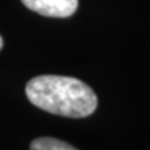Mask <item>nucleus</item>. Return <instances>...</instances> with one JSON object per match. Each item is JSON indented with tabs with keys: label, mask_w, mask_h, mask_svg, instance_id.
<instances>
[{
	"label": "nucleus",
	"mask_w": 150,
	"mask_h": 150,
	"mask_svg": "<svg viewBox=\"0 0 150 150\" xmlns=\"http://www.w3.org/2000/svg\"><path fill=\"white\" fill-rule=\"evenodd\" d=\"M25 95L43 111L68 118H83L95 112L97 96L85 82L61 75H39L25 86Z\"/></svg>",
	"instance_id": "nucleus-1"
},
{
	"label": "nucleus",
	"mask_w": 150,
	"mask_h": 150,
	"mask_svg": "<svg viewBox=\"0 0 150 150\" xmlns=\"http://www.w3.org/2000/svg\"><path fill=\"white\" fill-rule=\"evenodd\" d=\"M29 10L50 18H67L78 8V0H21Z\"/></svg>",
	"instance_id": "nucleus-2"
},
{
	"label": "nucleus",
	"mask_w": 150,
	"mask_h": 150,
	"mask_svg": "<svg viewBox=\"0 0 150 150\" xmlns=\"http://www.w3.org/2000/svg\"><path fill=\"white\" fill-rule=\"evenodd\" d=\"M31 150H78L67 142L54 138H38L31 142Z\"/></svg>",
	"instance_id": "nucleus-3"
},
{
	"label": "nucleus",
	"mask_w": 150,
	"mask_h": 150,
	"mask_svg": "<svg viewBox=\"0 0 150 150\" xmlns=\"http://www.w3.org/2000/svg\"><path fill=\"white\" fill-rule=\"evenodd\" d=\"M1 47H3V39H1V36H0V50H1Z\"/></svg>",
	"instance_id": "nucleus-4"
}]
</instances>
